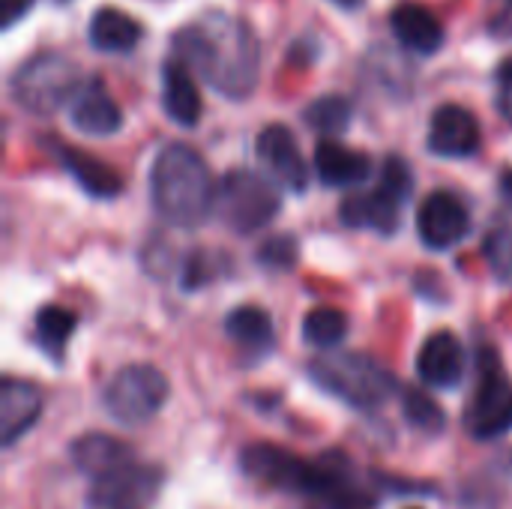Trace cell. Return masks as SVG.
<instances>
[{
    "instance_id": "obj_1",
    "label": "cell",
    "mask_w": 512,
    "mask_h": 509,
    "mask_svg": "<svg viewBox=\"0 0 512 509\" xmlns=\"http://www.w3.org/2000/svg\"><path fill=\"white\" fill-rule=\"evenodd\" d=\"M174 57L228 99H243L258 84V39L228 12H204L174 33Z\"/></svg>"
},
{
    "instance_id": "obj_2",
    "label": "cell",
    "mask_w": 512,
    "mask_h": 509,
    "mask_svg": "<svg viewBox=\"0 0 512 509\" xmlns=\"http://www.w3.org/2000/svg\"><path fill=\"white\" fill-rule=\"evenodd\" d=\"M150 195L156 213L177 228H195L216 210L213 174L186 144L162 147L150 171Z\"/></svg>"
},
{
    "instance_id": "obj_3",
    "label": "cell",
    "mask_w": 512,
    "mask_h": 509,
    "mask_svg": "<svg viewBox=\"0 0 512 509\" xmlns=\"http://www.w3.org/2000/svg\"><path fill=\"white\" fill-rule=\"evenodd\" d=\"M312 381L348 402L351 408L372 411L396 393V378L366 354H321L309 366Z\"/></svg>"
},
{
    "instance_id": "obj_4",
    "label": "cell",
    "mask_w": 512,
    "mask_h": 509,
    "mask_svg": "<svg viewBox=\"0 0 512 509\" xmlns=\"http://www.w3.org/2000/svg\"><path fill=\"white\" fill-rule=\"evenodd\" d=\"M75 93H78V66L57 51L33 54L12 75V96L30 114H54Z\"/></svg>"
},
{
    "instance_id": "obj_5",
    "label": "cell",
    "mask_w": 512,
    "mask_h": 509,
    "mask_svg": "<svg viewBox=\"0 0 512 509\" xmlns=\"http://www.w3.org/2000/svg\"><path fill=\"white\" fill-rule=\"evenodd\" d=\"M279 192L270 180L255 171L237 168L216 186V213L237 234H252L264 228L279 213Z\"/></svg>"
},
{
    "instance_id": "obj_6",
    "label": "cell",
    "mask_w": 512,
    "mask_h": 509,
    "mask_svg": "<svg viewBox=\"0 0 512 509\" xmlns=\"http://www.w3.org/2000/svg\"><path fill=\"white\" fill-rule=\"evenodd\" d=\"M168 390H171L168 378L156 366L135 363L120 369L108 381L102 393V405L111 420L123 426H141L162 411V405L168 402Z\"/></svg>"
},
{
    "instance_id": "obj_7",
    "label": "cell",
    "mask_w": 512,
    "mask_h": 509,
    "mask_svg": "<svg viewBox=\"0 0 512 509\" xmlns=\"http://www.w3.org/2000/svg\"><path fill=\"white\" fill-rule=\"evenodd\" d=\"M480 381L468 405V432L477 441H495L512 429V387L507 372L492 348L477 354Z\"/></svg>"
},
{
    "instance_id": "obj_8",
    "label": "cell",
    "mask_w": 512,
    "mask_h": 509,
    "mask_svg": "<svg viewBox=\"0 0 512 509\" xmlns=\"http://www.w3.org/2000/svg\"><path fill=\"white\" fill-rule=\"evenodd\" d=\"M165 474L156 465H138L135 459L96 477L87 492V509H153Z\"/></svg>"
},
{
    "instance_id": "obj_9",
    "label": "cell",
    "mask_w": 512,
    "mask_h": 509,
    "mask_svg": "<svg viewBox=\"0 0 512 509\" xmlns=\"http://www.w3.org/2000/svg\"><path fill=\"white\" fill-rule=\"evenodd\" d=\"M240 465L246 477H252L261 486L282 489V492H297L312 498L318 486V465L306 462L276 444H252L243 450Z\"/></svg>"
},
{
    "instance_id": "obj_10",
    "label": "cell",
    "mask_w": 512,
    "mask_h": 509,
    "mask_svg": "<svg viewBox=\"0 0 512 509\" xmlns=\"http://www.w3.org/2000/svg\"><path fill=\"white\" fill-rule=\"evenodd\" d=\"M417 231L429 249H453L471 231V216L456 195L435 192L420 204Z\"/></svg>"
},
{
    "instance_id": "obj_11",
    "label": "cell",
    "mask_w": 512,
    "mask_h": 509,
    "mask_svg": "<svg viewBox=\"0 0 512 509\" xmlns=\"http://www.w3.org/2000/svg\"><path fill=\"white\" fill-rule=\"evenodd\" d=\"M429 150L444 159H465L480 150V123L462 105H441L429 120Z\"/></svg>"
},
{
    "instance_id": "obj_12",
    "label": "cell",
    "mask_w": 512,
    "mask_h": 509,
    "mask_svg": "<svg viewBox=\"0 0 512 509\" xmlns=\"http://www.w3.org/2000/svg\"><path fill=\"white\" fill-rule=\"evenodd\" d=\"M255 150H258V159L270 168V174L282 186H288L291 192H303L309 186L312 171H309V165H306V159H303V153L297 147V138L285 126L273 123V126L261 129L258 141H255Z\"/></svg>"
},
{
    "instance_id": "obj_13",
    "label": "cell",
    "mask_w": 512,
    "mask_h": 509,
    "mask_svg": "<svg viewBox=\"0 0 512 509\" xmlns=\"http://www.w3.org/2000/svg\"><path fill=\"white\" fill-rule=\"evenodd\" d=\"M315 465H318V486L312 495L315 501H321L327 509H375V498L363 492L354 465L345 453H324Z\"/></svg>"
},
{
    "instance_id": "obj_14",
    "label": "cell",
    "mask_w": 512,
    "mask_h": 509,
    "mask_svg": "<svg viewBox=\"0 0 512 509\" xmlns=\"http://www.w3.org/2000/svg\"><path fill=\"white\" fill-rule=\"evenodd\" d=\"M417 375L426 387H435V390H453L459 387L462 375H465V348L462 342L441 330V333H432L420 354H417Z\"/></svg>"
},
{
    "instance_id": "obj_15",
    "label": "cell",
    "mask_w": 512,
    "mask_h": 509,
    "mask_svg": "<svg viewBox=\"0 0 512 509\" xmlns=\"http://www.w3.org/2000/svg\"><path fill=\"white\" fill-rule=\"evenodd\" d=\"M42 414V393L30 381L3 378L0 381V444L12 447L24 438Z\"/></svg>"
},
{
    "instance_id": "obj_16",
    "label": "cell",
    "mask_w": 512,
    "mask_h": 509,
    "mask_svg": "<svg viewBox=\"0 0 512 509\" xmlns=\"http://www.w3.org/2000/svg\"><path fill=\"white\" fill-rule=\"evenodd\" d=\"M402 198L378 186L375 192L366 195H351L342 201V222L348 228H372L381 234H393L399 228V213H402Z\"/></svg>"
},
{
    "instance_id": "obj_17",
    "label": "cell",
    "mask_w": 512,
    "mask_h": 509,
    "mask_svg": "<svg viewBox=\"0 0 512 509\" xmlns=\"http://www.w3.org/2000/svg\"><path fill=\"white\" fill-rule=\"evenodd\" d=\"M69 456H72L75 468L93 480L135 459L129 444H123L120 438L105 435V432H87V435L75 438L69 444Z\"/></svg>"
},
{
    "instance_id": "obj_18",
    "label": "cell",
    "mask_w": 512,
    "mask_h": 509,
    "mask_svg": "<svg viewBox=\"0 0 512 509\" xmlns=\"http://www.w3.org/2000/svg\"><path fill=\"white\" fill-rule=\"evenodd\" d=\"M162 105L165 114L180 126H195L201 120V96L192 69L174 57L162 66Z\"/></svg>"
},
{
    "instance_id": "obj_19",
    "label": "cell",
    "mask_w": 512,
    "mask_h": 509,
    "mask_svg": "<svg viewBox=\"0 0 512 509\" xmlns=\"http://www.w3.org/2000/svg\"><path fill=\"white\" fill-rule=\"evenodd\" d=\"M69 117L84 135H114L123 123L117 102L105 93L99 81L81 87L69 102Z\"/></svg>"
},
{
    "instance_id": "obj_20",
    "label": "cell",
    "mask_w": 512,
    "mask_h": 509,
    "mask_svg": "<svg viewBox=\"0 0 512 509\" xmlns=\"http://www.w3.org/2000/svg\"><path fill=\"white\" fill-rule=\"evenodd\" d=\"M315 171H318L324 186L345 189V186L363 183L372 171V162L366 153L348 150L336 141H321L315 150Z\"/></svg>"
},
{
    "instance_id": "obj_21",
    "label": "cell",
    "mask_w": 512,
    "mask_h": 509,
    "mask_svg": "<svg viewBox=\"0 0 512 509\" xmlns=\"http://www.w3.org/2000/svg\"><path fill=\"white\" fill-rule=\"evenodd\" d=\"M390 24H393V33L399 36V42L405 48L417 51V54H435L444 45V27H441V21L429 9H423L417 3L396 6Z\"/></svg>"
},
{
    "instance_id": "obj_22",
    "label": "cell",
    "mask_w": 512,
    "mask_h": 509,
    "mask_svg": "<svg viewBox=\"0 0 512 509\" xmlns=\"http://www.w3.org/2000/svg\"><path fill=\"white\" fill-rule=\"evenodd\" d=\"M60 159H63L66 171L75 177V183H78L87 195H93V198H114V195L123 189L120 174H117L111 165H105L102 159H96V156H87V153H81V150L63 147V150H60Z\"/></svg>"
},
{
    "instance_id": "obj_23",
    "label": "cell",
    "mask_w": 512,
    "mask_h": 509,
    "mask_svg": "<svg viewBox=\"0 0 512 509\" xmlns=\"http://www.w3.org/2000/svg\"><path fill=\"white\" fill-rule=\"evenodd\" d=\"M141 39V24L120 12V9H99L90 18V42L93 48L105 51V54H120V51H132Z\"/></svg>"
},
{
    "instance_id": "obj_24",
    "label": "cell",
    "mask_w": 512,
    "mask_h": 509,
    "mask_svg": "<svg viewBox=\"0 0 512 509\" xmlns=\"http://www.w3.org/2000/svg\"><path fill=\"white\" fill-rule=\"evenodd\" d=\"M225 333L231 342H237L243 351H252V354H264L273 348V321L258 306L234 309L225 321Z\"/></svg>"
},
{
    "instance_id": "obj_25",
    "label": "cell",
    "mask_w": 512,
    "mask_h": 509,
    "mask_svg": "<svg viewBox=\"0 0 512 509\" xmlns=\"http://www.w3.org/2000/svg\"><path fill=\"white\" fill-rule=\"evenodd\" d=\"M75 327H78V318L63 306H45L36 312V339L45 348V354H51L57 360L69 342V336L75 333Z\"/></svg>"
},
{
    "instance_id": "obj_26",
    "label": "cell",
    "mask_w": 512,
    "mask_h": 509,
    "mask_svg": "<svg viewBox=\"0 0 512 509\" xmlns=\"http://www.w3.org/2000/svg\"><path fill=\"white\" fill-rule=\"evenodd\" d=\"M348 336V318L339 309H312L303 321V339L318 351H333Z\"/></svg>"
},
{
    "instance_id": "obj_27",
    "label": "cell",
    "mask_w": 512,
    "mask_h": 509,
    "mask_svg": "<svg viewBox=\"0 0 512 509\" xmlns=\"http://www.w3.org/2000/svg\"><path fill=\"white\" fill-rule=\"evenodd\" d=\"M303 117H306V123H309L315 132H321V135H342V132H348V126H351L354 108H351V102L342 99V96H321V99H315V102L303 111Z\"/></svg>"
},
{
    "instance_id": "obj_28",
    "label": "cell",
    "mask_w": 512,
    "mask_h": 509,
    "mask_svg": "<svg viewBox=\"0 0 512 509\" xmlns=\"http://www.w3.org/2000/svg\"><path fill=\"white\" fill-rule=\"evenodd\" d=\"M402 408H405L408 423H411L414 429H420V432L438 435V432H444V426H447L444 408H441L432 396H426L423 390L408 387V390L402 393Z\"/></svg>"
},
{
    "instance_id": "obj_29",
    "label": "cell",
    "mask_w": 512,
    "mask_h": 509,
    "mask_svg": "<svg viewBox=\"0 0 512 509\" xmlns=\"http://www.w3.org/2000/svg\"><path fill=\"white\" fill-rule=\"evenodd\" d=\"M378 186H384V189L393 192L396 198L408 201V198H411V189H414V174H411L408 162L399 159V156H390V159L384 162V171H381V183H378Z\"/></svg>"
},
{
    "instance_id": "obj_30",
    "label": "cell",
    "mask_w": 512,
    "mask_h": 509,
    "mask_svg": "<svg viewBox=\"0 0 512 509\" xmlns=\"http://www.w3.org/2000/svg\"><path fill=\"white\" fill-rule=\"evenodd\" d=\"M258 261L267 264L270 270H291L294 261H297V240L294 237H270L261 252H258Z\"/></svg>"
},
{
    "instance_id": "obj_31",
    "label": "cell",
    "mask_w": 512,
    "mask_h": 509,
    "mask_svg": "<svg viewBox=\"0 0 512 509\" xmlns=\"http://www.w3.org/2000/svg\"><path fill=\"white\" fill-rule=\"evenodd\" d=\"M486 252H489L495 270H498L501 276L512 279V231H498V234H492Z\"/></svg>"
},
{
    "instance_id": "obj_32",
    "label": "cell",
    "mask_w": 512,
    "mask_h": 509,
    "mask_svg": "<svg viewBox=\"0 0 512 509\" xmlns=\"http://www.w3.org/2000/svg\"><path fill=\"white\" fill-rule=\"evenodd\" d=\"M33 9V0H0V27H12Z\"/></svg>"
},
{
    "instance_id": "obj_33",
    "label": "cell",
    "mask_w": 512,
    "mask_h": 509,
    "mask_svg": "<svg viewBox=\"0 0 512 509\" xmlns=\"http://www.w3.org/2000/svg\"><path fill=\"white\" fill-rule=\"evenodd\" d=\"M498 81H501L507 90H512V57L510 60H504V63L498 66Z\"/></svg>"
},
{
    "instance_id": "obj_34",
    "label": "cell",
    "mask_w": 512,
    "mask_h": 509,
    "mask_svg": "<svg viewBox=\"0 0 512 509\" xmlns=\"http://www.w3.org/2000/svg\"><path fill=\"white\" fill-rule=\"evenodd\" d=\"M330 3H336V6H342V9H357V6H363V0H330Z\"/></svg>"
},
{
    "instance_id": "obj_35",
    "label": "cell",
    "mask_w": 512,
    "mask_h": 509,
    "mask_svg": "<svg viewBox=\"0 0 512 509\" xmlns=\"http://www.w3.org/2000/svg\"><path fill=\"white\" fill-rule=\"evenodd\" d=\"M411 509H420V507H411Z\"/></svg>"
}]
</instances>
